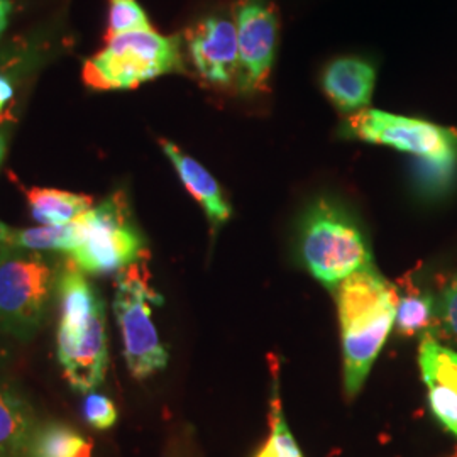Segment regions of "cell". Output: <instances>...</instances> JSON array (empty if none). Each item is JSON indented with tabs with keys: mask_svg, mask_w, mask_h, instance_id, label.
<instances>
[{
	"mask_svg": "<svg viewBox=\"0 0 457 457\" xmlns=\"http://www.w3.org/2000/svg\"><path fill=\"white\" fill-rule=\"evenodd\" d=\"M77 245L73 224L68 226H37V228H11L0 222V245L24 249V251H39L53 253L63 251L71 253Z\"/></svg>",
	"mask_w": 457,
	"mask_h": 457,
	"instance_id": "obj_18",
	"label": "cell"
},
{
	"mask_svg": "<svg viewBox=\"0 0 457 457\" xmlns=\"http://www.w3.org/2000/svg\"><path fill=\"white\" fill-rule=\"evenodd\" d=\"M300 262L328 288L371 262V249L358 219L341 202L317 198L298 222Z\"/></svg>",
	"mask_w": 457,
	"mask_h": 457,
	"instance_id": "obj_3",
	"label": "cell"
},
{
	"mask_svg": "<svg viewBox=\"0 0 457 457\" xmlns=\"http://www.w3.org/2000/svg\"><path fill=\"white\" fill-rule=\"evenodd\" d=\"M36 425L29 402L0 383V457H26Z\"/></svg>",
	"mask_w": 457,
	"mask_h": 457,
	"instance_id": "obj_15",
	"label": "cell"
},
{
	"mask_svg": "<svg viewBox=\"0 0 457 457\" xmlns=\"http://www.w3.org/2000/svg\"><path fill=\"white\" fill-rule=\"evenodd\" d=\"M170 73H185L179 36L154 29L120 34L85 62L83 83L98 92L131 90Z\"/></svg>",
	"mask_w": 457,
	"mask_h": 457,
	"instance_id": "obj_4",
	"label": "cell"
},
{
	"mask_svg": "<svg viewBox=\"0 0 457 457\" xmlns=\"http://www.w3.org/2000/svg\"><path fill=\"white\" fill-rule=\"evenodd\" d=\"M58 294L60 324L56 339H80L98 315L105 312L104 300L70 258L58 278Z\"/></svg>",
	"mask_w": 457,
	"mask_h": 457,
	"instance_id": "obj_13",
	"label": "cell"
},
{
	"mask_svg": "<svg viewBox=\"0 0 457 457\" xmlns=\"http://www.w3.org/2000/svg\"><path fill=\"white\" fill-rule=\"evenodd\" d=\"M420 370L434 415L457 437V354L425 336L420 344Z\"/></svg>",
	"mask_w": 457,
	"mask_h": 457,
	"instance_id": "obj_12",
	"label": "cell"
},
{
	"mask_svg": "<svg viewBox=\"0 0 457 457\" xmlns=\"http://www.w3.org/2000/svg\"><path fill=\"white\" fill-rule=\"evenodd\" d=\"M56 354L63 375L75 392H96L109 366L105 313H100L80 339H56Z\"/></svg>",
	"mask_w": 457,
	"mask_h": 457,
	"instance_id": "obj_10",
	"label": "cell"
},
{
	"mask_svg": "<svg viewBox=\"0 0 457 457\" xmlns=\"http://www.w3.org/2000/svg\"><path fill=\"white\" fill-rule=\"evenodd\" d=\"M344 134L411 154L417 162L419 188L427 195H439L451 187L457 168V129L424 119L364 109L347 115Z\"/></svg>",
	"mask_w": 457,
	"mask_h": 457,
	"instance_id": "obj_2",
	"label": "cell"
},
{
	"mask_svg": "<svg viewBox=\"0 0 457 457\" xmlns=\"http://www.w3.org/2000/svg\"><path fill=\"white\" fill-rule=\"evenodd\" d=\"M256 457H303L281 415L277 393L271 403V434Z\"/></svg>",
	"mask_w": 457,
	"mask_h": 457,
	"instance_id": "obj_21",
	"label": "cell"
},
{
	"mask_svg": "<svg viewBox=\"0 0 457 457\" xmlns=\"http://www.w3.org/2000/svg\"><path fill=\"white\" fill-rule=\"evenodd\" d=\"M73 224L77 245L70 260L85 275L119 273L146 254V241L124 192H115Z\"/></svg>",
	"mask_w": 457,
	"mask_h": 457,
	"instance_id": "obj_5",
	"label": "cell"
},
{
	"mask_svg": "<svg viewBox=\"0 0 457 457\" xmlns=\"http://www.w3.org/2000/svg\"><path fill=\"white\" fill-rule=\"evenodd\" d=\"M26 457H92V442L71 425L49 420L34 427Z\"/></svg>",
	"mask_w": 457,
	"mask_h": 457,
	"instance_id": "obj_17",
	"label": "cell"
},
{
	"mask_svg": "<svg viewBox=\"0 0 457 457\" xmlns=\"http://www.w3.org/2000/svg\"><path fill=\"white\" fill-rule=\"evenodd\" d=\"M453 457H457V451H456V454H454V456H453Z\"/></svg>",
	"mask_w": 457,
	"mask_h": 457,
	"instance_id": "obj_28",
	"label": "cell"
},
{
	"mask_svg": "<svg viewBox=\"0 0 457 457\" xmlns=\"http://www.w3.org/2000/svg\"><path fill=\"white\" fill-rule=\"evenodd\" d=\"M376 85V66L361 56H339L327 63L320 87L330 104L343 114L370 109Z\"/></svg>",
	"mask_w": 457,
	"mask_h": 457,
	"instance_id": "obj_11",
	"label": "cell"
},
{
	"mask_svg": "<svg viewBox=\"0 0 457 457\" xmlns=\"http://www.w3.org/2000/svg\"><path fill=\"white\" fill-rule=\"evenodd\" d=\"M437 324V309L430 295L415 288H405L398 294L395 327L402 336H415Z\"/></svg>",
	"mask_w": 457,
	"mask_h": 457,
	"instance_id": "obj_19",
	"label": "cell"
},
{
	"mask_svg": "<svg viewBox=\"0 0 457 457\" xmlns=\"http://www.w3.org/2000/svg\"><path fill=\"white\" fill-rule=\"evenodd\" d=\"M154 29L137 0H109V21L105 41L120 34Z\"/></svg>",
	"mask_w": 457,
	"mask_h": 457,
	"instance_id": "obj_20",
	"label": "cell"
},
{
	"mask_svg": "<svg viewBox=\"0 0 457 457\" xmlns=\"http://www.w3.org/2000/svg\"><path fill=\"white\" fill-rule=\"evenodd\" d=\"M54 278V262L46 253L2 245L0 328L29 339L48 312Z\"/></svg>",
	"mask_w": 457,
	"mask_h": 457,
	"instance_id": "obj_7",
	"label": "cell"
},
{
	"mask_svg": "<svg viewBox=\"0 0 457 457\" xmlns=\"http://www.w3.org/2000/svg\"><path fill=\"white\" fill-rule=\"evenodd\" d=\"M396 300L398 290L378 273L373 264L364 266L337 285L344 386L349 396L360 392L392 332Z\"/></svg>",
	"mask_w": 457,
	"mask_h": 457,
	"instance_id": "obj_1",
	"label": "cell"
},
{
	"mask_svg": "<svg viewBox=\"0 0 457 457\" xmlns=\"http://www.w3.org/2000/svg\"><path fill=\"white\" fill-rule=\"evenodd\" d=\"M5 151H7V134L0 131V166H2L4 158H5Z\"/></svg>",
	"mask_w": 457,
	"mask_h": 457,
	"instance_id": "obj_26",
	"label": "cell"
},
{
	"mask_svg": "<svg viewBox=\"0 0 457 457\" xmlns=\"http://www.w3.org/2000/svg\"><path fill=\"white\" fill-rule=\"evenodd\" d=\"M0 254H2V245H0Z\"/></svg>",
	"mask_w": 457,
	"mask_h": 457,
	"instance_id": "obj_27",
	"label": "cell"
},
{
	"mask_svg": "<svg viewBox=\"0 0 457 457\" xmlns=\"http://www.w3.org/2000/svg\"><path fill=\"white\" fill-rule=\"evenodd\" d=\"M31 215L39 226H68L94 207V198L58 188L33 187L26 192Z\"/></svg>",
	"mask_w": 457,
	"mask_h": 457,
	"instance_id": "obj_16",
	"label": "cell"
},
{
	"mask_svg": "<svg viewBox=\"0 0 457 457\" xmlns=\"http://www.w3.org/2000/svg\"><path fill=\"white\" fill-rule=\"evenodd\" d=\"M14 4L11 0H0V36L7 29Z\"/></svg>",
	"mask_w": 457,
	"mask_h": 457,
	"instance_id": "obj_25",
	"label": "cell"
},
{
	"mask_svg": "<svg viewBox=\"0 0 457 457\" xmlns=\"http://www.w3.org/2000/svg\"><path fill=\"white\" fill-rule=\"evenodd\" d=\"M14 94H16V90H14L12 80L9 77H5L4 73H0V115L5 111V107L12 102Z\"/></svg>",
	"mask_w": 457,
	"mask_h": 457,
	"instance_id": "obj_24",
	"label": "cell"
},
{
	"mask_svg": "<svg viewBox=\"0 0 457 457\" xmlns=\"http://www.w3.org/2000/svg\"><path fill=\"white\" fill-rule=\"evenodd\" d=\"M187 46L204 82L215 88H237L239 49L234 19L220 14L204 17L188 29Z\"/></svg>",
	"mask_w": 457,
	"mask_h": 457,
	"instance_id": "obj_9",
	"label": "cell"
},
{
	"mask_svg": "<svg viewBox=\"0 0 457 457\" xmlns=\"http://www.w3.org/2000/svg\"><path fill=\"white\" fill-rule=\"evenodd\" d=\"M437 322L449 337L457 341V275L442 290L441 300L436 303Z\"/></svg>",
	"mask_w": 457,
	"mask_h": 457,
	"instance_id": "obj_23",
	"label": "cell"
},
{
	"mask_svg": "<svg viewBox=\"0 0 457 457\" xmlns=\"http://www.w3.org/2000/svg\"><path fill=\"white\" fill-rule=\"evenodd\" d=\"M163 298L149 283L145 264H132L119 271L115 279L114 315L122 336L124 360L132 378L146 379L163 371L170 360L153 322V305Z\"/></svg>",
	"mask_w": 457,
	"mask_h": 457,
	"instance_id": "obj_6",
	"label": "cell"
},
{
	"mask_svg": "<svg viewBox=\"0 0 457 457\" xmlns=\"http://www.w3.org/2000/svg\"><path fill=\"white\" fill-rule=\"evenodd\" d=\"M234 24L239 49L237 90L243 96H260L268 90L277 56V5L273 0H237Z\"/></svg>",
	"mask_w": 457,
	"mask_h": 457,
	"instance_id": "obj_8",
	"label": "cell"
},
{
	"mask_svg": "<svg viewBox=\"0 0 457 457\" xmlns=\"http://www.w3.org/2000/svg\"><path fill=\"white\" fill-rule=\"evenodd\" d=\"M82 413L85 422L97 430L112 428L119 417L114 402L109 396L97 392L87 393L83 400Z\"/></svg>",
	"mask_w": 457,
	"mask_h": 457,
	"instance_id": "obj_22",
	"label": "cell"
},
{
	"mask_svg": "<svg viewBox=\"0 0 457 457\" xmlns=\"http://www.w3.org/2000/svg\"><path fill=\"white\" fill-rule=\"evenodd\" d=\"M160 145L170 163L173 164L175 171L179 173L187 192L194 196L196 204L204 209L213 230L226 224L232 215V209L228 205V198L224 196L220 185L209 173V170L198 163L195 158L183 153L175 143L162 139Z\"/></svg>",
	"mask_w": 457,
	"mask_h": 457,
	"instance_id": "obj_14",
	"label": "cell"
}]
</instances>
